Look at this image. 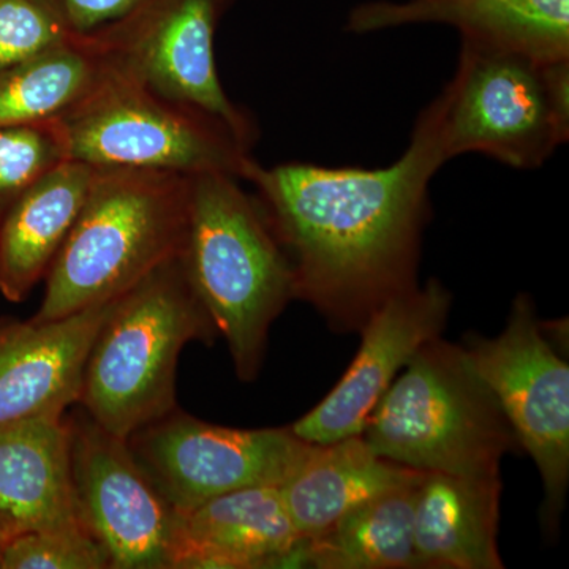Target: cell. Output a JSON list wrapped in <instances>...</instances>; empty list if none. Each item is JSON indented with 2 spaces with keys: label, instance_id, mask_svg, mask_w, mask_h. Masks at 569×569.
Listing matches in <instances>:
<instances>
[{
  "label": "cell",
  "instance_id": "obj_18",
  "mask_svg": "<svg viewBox=\"0 0 569 569\" xmlns=\"http://www.w3.org/2000/svg\"><path fill=\"white\" fill-rule=\"evenodd\" d=\"M97 167L66 160L0 219V295L22 302L44 280L91 192Z\"/></svg>",
  "mask_w": 569,
  "mask_h": 569
},
{
  "label": "cell",
  "instance_id": "obj_10",
  "mask_svg": "<svg viewBox=\"0 0 569 569\" xmlns=\"http://www.w3.org/2000/svg\"><path fill=\"white\" fill-rule=\"evenodd\" d=\"M233 0H137L93 31L116 67L168 99L216 116L253 148L257 122L224 92L213 40Z\"/></svg>",
  "mask_w": 569,
  "mask_h": 569
},
{
  "label": "cell",
  "instance_id": "obj_25",
  "mask_svg": "<svg viewBox=\"0 0 569 569\" xmlns=\"http://www.w3.org/2000/svg\"><path fill=\"white\" fill-rule=\"evenodd\" d=\"M71 21L88 33L121 18L137 0H61Z\"/></svg>",
  "mask_w": 569,
  "mask_h": 569
},
{
  "label": "cell",
  "instance_id": "obj_2",
  "mask_svg": "<svg viewBox=\"0 0 569 569\" xmlns=\"http://www.w3.org/2000/svg\"><path fill=\"white\" fill-rule=\"evenodd\" d=\"M241 182L224 173L192 176L182 260L227 340L236 376L253 381L269 329L296 299V288L293 268L260 201Z\"/></svg>",
  "mask_w": 569,
  "mask_h": 569
},
{
  "label": "cell",
  "instance_id": "obj_15",
  "mask_svg": "<svg viewBox=\"0 0 569 569\" xmlns=\"http://www.w3.org/2000/svg\"><path fill=\"white\" fill-rule=\"evenodd\" d=\"M204 568H302L279 486L234 490L179 515L170 569Z\"/></svg>",
  "mask_w": 569,
  "mask_h": 569
},
{
  "label": "cell",
  "instance_id": "obj_16",
  "mask_svg": "<svg viewBox=\"0 0 569 569\" xmlns=\"http://www.w3.org/2000/svg\"><path fill=\"white\" fill-rule=\"evenodd\" d=\"M77 526L67 413L0 425V538Z\"/></svg>",
  "mask_w": 569,
  "mask_h": 569
},
{
  "label": "cell",
  "instance_id": "obj_5",
  "mask_svg": "<svg viewBox=\"0 0 569 569\" xmlns=\"http://www.w3.org/2000/svg\"><path fill=\"white\" fill-rule=\"evenodd\" d=\"M362 438L397 466L471 478L500 477L501 459L518 447L503 411L460 347L440 337L403 367Z\"/></svg>",
  "mask_w": 569,
  "mask_h": 569
},
{
  "label": "cell",
  "instance_id": "obj_26",
  "mask_svg": "<svg viewBox=\"0 0 569 569\" xmlns=\"http://www.w3.org/2000/svg\"><path fill=\"white\" fill-rule=\"evenodd\" d=\"M7 542L0 538V569H2L3 549H6Z\"/></svg>",
  "mask_w": 569,
  "mask_h": 569
},
{
  "label": "cell",
  "instance_id": "obj_19",
  "mask_svg": "<svg viewBox=\"0 0 569 569\" xmlns=\"http://www.w3.org/2000/svg\"><path fill=\"white\" fill-rule=\"evenodd\" d=\"M419 471L377 456L362 436L310 445L279 486L302 541L331 529L359 505L417 477Z\"/></svg>",
  "mask_w": 569,
  "mask_h": 569
},
{
  "label": "cell",
  "instance_id": "obj_3",
  "mask_svg": "<svg viewBox=\"0 0 569 569\" xmlns=\"http://www.w3.org/2000/svg\"><path fill=\"white\" fill-rule=\"evenodd\" d=\"M192 176L97 167L91 192L44 277L33 320H61L126 293L182 253Z\"/></svg>",
  "mask_w": 569,
  "mask_h": 569
},
{
  "label": "cell",
  "instance_id": "obj_20",
  "mask_svg": "<svg viewBox=\"0 0 569 569\" xmlns=\"http://www.w3.org/2000/svg\"><path fill=\"white\" fill-rule=\"evenodd\" d=\"M116 70L96 32L0 71V127L61 121Z\"/></svg>",
  "mask_w": 569,
  "mask_h": 569
},
{
  "label": "cell",
  "instance_id": "obj_14",
  "mask_svg": "<svg viewBox=\"0 0 569 569\" xmlns=\"http://www.w3.org/2000/svg\"><path fill=\"white\" fill-rule=\"evenodd\" d=\"M415 24L451 26L460 40L538 62L569 58V0H373L347 18L359 36Z\"/></svg>",
  "mask_w": 569,
  "mask_h": 569
},
{
  "label": "cell",
  "instance_id": "obj_23",
  "mask_svg": "<svg viewBox=\"0 0 569 569\" xmlns=\"http://www.w3.org/2000/svg\"><path fill=\"white\" fill-rule=\"evenodd\" d=\"M82 33L61 0H0V71Z\"/></svg>",
  "mask_w": 569,
  "mask_h": 569
},
{
  "label": "cell",
  "instance_id": "obj_1",
  "mask_svg": "<svg viewBox=\"0 0 569 569\" xmlns=\"http://www.w3.org/2000/svg\"><path fill=\"white\" fill-rule=\"evenodd\" d=\"M447 160L419 116L406 152L383 168L254 163L246 182L283 247L296 299L339 331H358L415 287L429 186Z\"/></svg>",
  "mask_w": 569,
  "mask_h": 569
},
{
  "label": "cell",
  "instance_id": "obj_17",
  "mask_svg": "<svg viewBox=\"0 0 569 569\" xmlns=\"http://www.w3.org/2000/svg\"><path fill=\"white\" fill-rule=\"evenodd\" d=\"M501 479L425 471L415 503L419 568L501 569Z\"/></svg>",
  "mask_w": 569,
  "mask_h": 569
},
{
  "label": "cell",
  "instance_id": "obj_12",
  "mask_svg": "<svg viewBox=\"0 0 569 569\" xmlns=\"http://www.w3.org/2000/svg\"><path fill=\"white\" fill-rule=\"evenodd\" d=\"M451 293L440 280L408 288L387 299L359 331L361 347L339 383L291 432L310 445L362 436L370 415L400 370L430 340L440 337L451 310Z\"/></svg>",
  "mask_w": 569,
  "mask_h": 569
},
{
  "label": "cell",
  "instance_id": "obj_4",
  "mask_svg": "<svg viewBox=\"0 0 569 569\" xmlns=\"http://www.w3.org/2000/svg\"><path fill=\"white\" fill-rule=\"evenodd\" d=\"M217 335L179 253L114 298L89 348L77 406L127 440L178 408L183 347Z\"/></svg>",
  "mask_w": 569,
  "mask_h": 569
},
{
  "label": "cell",
  "instance_id": "obj_9",
  "mask_svg": "<svg viewBox=\"0 0 569 569\" xmlns=\"http://www.w3.org/2000/svg\"><path fill=\"white\" fill-rule=\"evenodd\" d=\"M144 473L176 512L254 486H280L309 443L280 429H233L174 408L127 438Z\"/></svg>",
  "mask_w": 569,
  "mask_h": 569
},
{
  "label": "cell",
  "instance_id": "obj_24",
  "mask_svg": "<svg viewBox=\"0 0 569 569\" xmlns=\"http://www.w3.org/2000/svg\"><path fill=\"white\" fill-rule=\"evenodd\" d=\"M2 569H110V557L84 527H67L11 538Z\"/></svg>",
  "mask_w": 569,
  "mask_h": 569
},
{
  "label": "cell",
  "instance_id": "obj_22",
  "mask_svg": "<svg viewBox=\"0 0 569 569\" xmlns=\"http://www.w3.org/2000/svg\"><path fill=\"white\" fill-rule=\"evenodd\" d=\"M66 160L58 122L0 127V219L33 183Z\"/></svg>",
  "mask_w": 569,
  "mask_h": 569
},
{
  "label": "cell",
  "instance_id": "obj_7",
  "mask_svg": "<svg viewBox=\"0 0 569 569\" xmlns=\"http://www.w3.org/2000/svg\"><path fill=\"white\" fill-rule=\"evenodd\" d=\"M542 63L460 40L455 77L422 111L443 159L475 152L537 170L568 142L549 103Z\"/></svg>",
  "mask_w": 569,
  "mask_h": 569
},
{
  "label": "cell",
  "instance_id": "obj_11",
  "mask_svg": "<svg viewBox=\"0 0 569 569\" xmlns=\"http://www.w3.org/2000/svg\"><path fill=\"white\" fill-rule=\"evenodd\" d=\"M67 421L78 518L107 550L110 569H170L178 512L126 438L108 432L81 407Z\"/></svg>",
  "mask_w": 569,
  "mask_h": 569
},
{
  "label": "cell",
  "instance_id": "obj_6",
  "mask_svg": "<svg viewBox=\"0 0 569 569\" xmlns=\"http://www.w3.org/2000/svg\"><path fill=\"white\" fill-rule=\"evenodd\" d=\"M70 160L247 181L252 148L216 116L176 102L121 70L58 121Z\"/></svg>",
  "mask_w": 569,
  "mask_h": 569
},
{
  "label": "cell",
  "instance_id": "obj_8",
  "mask_svg": "<svg viewBox=\"0 0 569 569\" xmlns=\"http://www.w3.org/2000/svg\"><path fill=\"white\" fill-rule=\"evenodd\" d=\"M463 359L503 411L545 485V519L559 526L569 482V366L542 331L530 296L519 295L501 335L468 336Z\"/></svg>",
  "mask_w": 569,
  "mask_h": 569
},
{
  "label": "cell",
  "instance_id": "obj_13",
  "mask_svg": "<svg viewBox=\"0 0 569 569\" xmlns=\"http://www.w3.org/2000/svg\"><path fill=\"white\" fill-rule=\"evenodd\" d=\"M112 301L54 321L0 317V425L77 406L89 348Z\"/></svg>",
  "mask_w": 569,
  "mask_h": 569
},
{
  "label": "cell",
  "instance_id": "obj_21",
  "mask_svg": "<svg viewBox=\"0 0 569 569\" xmlns=\"http://www.w3.org/2000/svg\"><path fill=\"white\" fill-rule=\"evenodd\" d=\"M425 471L359 505L331 529L302 541V567L417 569L413 519Z\"/></svg>",
  "mask_w": 569,
  "mask_h": 569
}]
</instances>
